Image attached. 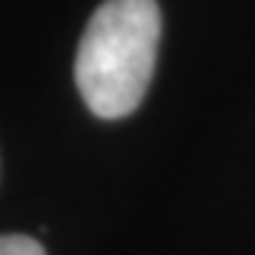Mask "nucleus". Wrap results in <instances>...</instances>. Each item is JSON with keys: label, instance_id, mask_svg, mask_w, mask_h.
I'll list each match as a JSON object with an SVG mask.
<instances>
[{"label": "nucleus", "instance_id": "f257e3e1", "mask_svg": "<svg viewBox=\"0 0 255 255\" xmlns=\"http://www.w3.org/2000/svg\"><path fill=\"white\" fill-rule=\"evenodd\" d=\"M157 46V0H105L83 31L74 62V80L89 111L102 120L132 114L154 77Z\"/></svg>", "mask_w": 255, "mask_h": 255}, {"label": "nucleus", "instance_id": "f03ea898", "mask_svg": "<svg viewBox=\"0 0 255 255\" xmlns=\"http://www.w3.org/2000/svg\"><path fill=\"white\" fill-rule=\"evenodd\" d=\"M0 255H46L37 240H31L25 234H6L0 237Z\"/></svg>", "mask_w": 255, "mask_h": 255}]
</instances>
